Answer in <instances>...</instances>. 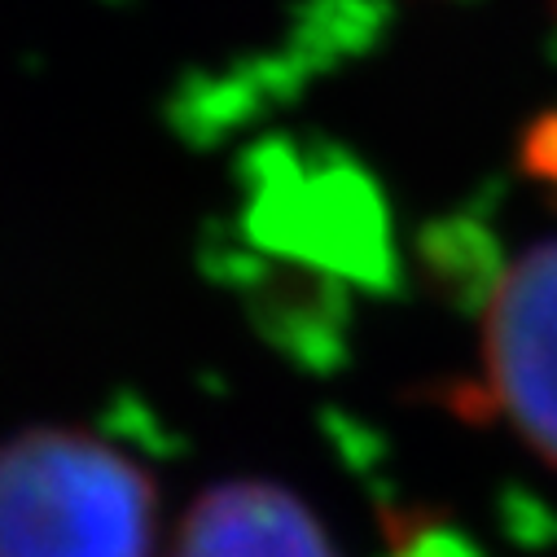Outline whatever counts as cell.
I'll list each match as a JSON object with an SVG mask.
<instances>
[{
    "label": "cell",
    "instance_id": "6da1fadb",
    "mask_svg": "<svg viewBox=\"0 0 557 557\" xmlns=\"http://www.w3.org/2000/svg\"><path fill=\"white\" fill-rule=\"evenodd\" d=\"M0 557H163L159 492L97 435L27 431L0 444Z\"/></svg>",
    "mask_w": 557,
    "mask_h": 557
},
{
    "label": "cell",
    "instance_id": "7a4b0ae2",
    "mask_svg": "<svg viewBox=\"0 0 557 557\" xmlns=\"http://www.w3.org/2000/svg\"><path fill=\"white\" fill-rule=\"evenodd\" d=\"M470 404L557 470V233L522 246L496 272Z\"/></svg>",
    "mask_w": 557,
    "mask_h": 557
},
{
    "label": "cell",
    "instance_id": "3957f363",
    "mask_svg": "<svg viewBox=\"0 0 557 557\" xmlns=\"http://www.w3.org/2000/svg\"><path fill=\"white\" fill-rule=\"evenodd\" d=\"M163 557H334V548L290 492L237 479L185 513Z\"/></svg>",
    "mask_w": 557,
    "mask_h": 557
},
{
    "label": "cell",
    "instance_id": "277c9868",
    "mask_svg": "<svg viewBox=\"0 0 557 557\" xmlns=\"http://www.w3.org/2000/svg\"><path fill=\"white\" fill-rule=\"evenodd\" d=\"M395 557H470L466 548L448 544V540H412L408 548H399Z\"/></svg>",
    "mask_w": 557,
    "mask_h": 557
}]
</instances>
